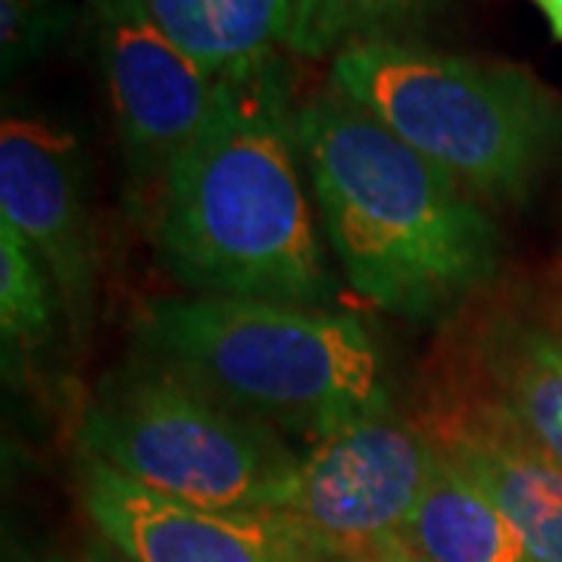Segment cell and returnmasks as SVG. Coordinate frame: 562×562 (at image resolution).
I'll use <instances>...</instances> for the list:
<instances>
[{
	"label": "cell",
	"mask_w": 562,
	"mask_h": 562,
	"mask_svg": "<svg viewBox=\"0 0 562 562\" xmlns=\"http://www.w3.org/2000/svg\"><path fill=\"white\" fill-rule=\"evenodd\" d=\"M369 557L379 562H431V560H425L419 550H413L409 543L403 541V535H397V538H387L384 543H379Z\"/></svg>",
	"instance_id": "18"
},
{
	"label": "cell",
	"mask_w": 562,
	"mask_h": 562,
	"mask_svg": "<svg viewBox=\"0 0 562 562\" xmlns=\"http://www.w3.org/2000/svg\"><path fill=\"white\" fill-rule=\"evenodd\" d=\"M0 220L47 266L69 322L85 328L101 284V247L85 191L79 140L38 116L0 128Z\"/></svg>",
	"instance_id": "9"
},
{
	"label": "cell",
	"mask_w": 562,
	"mask_h": 562,
	"mask_svg": "<svg viewBox=\"0 0 562 562\" xmlns=\"http://www.w3.org/2000/svg\"><path fill=\"white\" fill-rule=\"evenodd\" d=\"M431 435L391 406L344 422L301 450L291 516L325 562L369 557L403 535L431 475Z\"/></svg>",
	"instance_id": "6"
},
{
	"label": "cell",
	"mask_w": 562,
	"mask_h": 562,
	"mask_svg": "<svg viewBox=\"0 0 562 562\" xmlns=\"http://www.w3.org/2000/svg\"><path fill=\"white\" fill-rule=\"evenodd\" d=\"M81 443L132 482L222 513L284 516L301 479L288 438L138 350L98 382Z\"/></svg>",
	"instance_id": "5"
},
{
	"label": "cell",
	"mask_w": 562,
	"mask_h": 562,
	"mask_svg": "<svg viewBox=\"0 0 562 562\" xmlns=\"http://www.w3.org/2000/svg\"><path fill=\"white\" fill-rule=\"evenodd\" d=\"M531 3L543 13V20H547L550 32H553V38L562 41V0H531Z\"/></svg>",
	"instance_id": "19"
},
{
	"label": "cell",
	"mask_w": 562,
	"mask_h": 562,
	"mask_svg": "<svg viewBox=\"0 0 562 562\" xmlns=\"http://www.w3.org/2000/svg\"><path fill=\"white\" fill-rule=\"evenodd\" d=\"M79 497L98 538L128 562H325L291 516L172 501L81 453Z\"/></svg>",
	"instance_id": "8"
},
{
	"label": "cell",
	"mask_w": 562,
	"mask_h": 562,
	"mask_svg": "<svg viewBox=\"0 0 562 562\" xmlns=\"http://www.w3.org/2000/svg\"><path fill=\"white\" fill-rule=\"evenodd\" d=\"M162 32L210 79L235 76L288 47L297 0H147Z\"/></svg>",
	"instance_id": "13"
},
{
	"label": "cell",
	"mask_w": 562,
	"mask_h": 562,
	"mask_svg": "<svg viewBox=\"0 0 562 562\" xmlns=\"http://www.w3.org/2000/svg\"><path fill=\"white\" fill-rule=\"evenodd\" d=\"M88 20L135 198H157L169 166L213 116L222 79L162 32L147 0H88Z\"/></svg>",
	"instance_id": "7"
},
{
	"label": "cell",
	"mask_w": 562,
	"mask_h": 562,
	"mask_svg": "<svg viewBox=\"0 0 562 562\" xmlns=\"http://www.w3.org/2000/svg\"><path fill=\"white\" fill-rule=\"evenodd\" d=\"M460 353L462 391L447 403L562 465V331L497 313L472 325Z\"/></svg>",
	"instance_id": "10"
},
{
	"label": "cell",
	"mask_w": 562,
	"mask_h": 562,
	"mask_svg": "<svg viewBox=\"0 0 562 562\" xmlns=\"http://www.w3.org/2000/svg\"><path fill=\"white\" fill-rule=\"evenodd\" d=\"M303 172L281 54L225 76L213 116L169 166L154 203L172 279L203 297L331 310L338 284Z\"/></svg>",
	"instance_id": "1"
},
{
	"label": "cell",
	"mask_w": 562,
	"mask_h": 562,
	"mask_svg": "<svg viewBox=\"0 0 562 562\" xmlns=\"http://www.w3.org/2000/svg\"><path fill=\"white\" fill-rule=\"evenodd\" d=\"M138 353L306 447L391 406L384 360L357 316L235 297H160L135 322Z\"/></svg>",
	"instance_id": "3"
},
{
	"label": "cell",
	"mask_w": 562,
	"mask_h": 562,
	"mask_svg": "<svg viewBox=\"0 0 562 562\" xmlns=\"http://www.w3.org/2000/svg\"><path fill=\"white\" fill-rule=\"evenodd\" d=\"M331 562H379V560H372V557H338V560H331Z\"/></svg>",
	"instance_id": "20"
},
{
	"label": "cell",
	"mask_w": 562,
	"mask_h": 562,
	"mask_svg": "<svg viewBox=\"0 0 562 562\" xmlns=\"http://www.w3.org/2000/svg\"><path fill=\"white\" fill-rule=\"evenodd\" d=\"M331 88L479 203H525L562 150V98L516 63L375 38L331 60Z\"/></svg>",
	"instance_id": "4"
},
{
	"label": "cell",
	"mask_w": 562,
	"mask_h": 562,
	"mask_svg": "<svg viewBox=\"0 0 562 562\" xmlns=\"http://www.w3.org/2000/svg\"><path fill=\"white\" fill-rule=\"evenodd\" d=\"M447 460L522 535L538 562H562V465L453 403L422 425Z\"/></svg>",
	"instance_id": "11"
},
{
	"label": "cell",
	"mask_w": 562,
	"mask_h": 562,
	"mask_svg": "<svg viewBox=\"0 0 562 562\" xmlns=\"http://www.w3.org/2000/svg\"><path fill=\"white\" fill-rule=\"evenodd\" d=\"M403 541L431 562H538L513 522L443 457L438 443Z\"/></svg>",
	"instance_id": "12"
},
{
	"label": "cell",
	"mask_w": 562,
	"mask_h": 562,
	"mask_svg": "<svg viewBox=\"0 0 562 562\" xmlns=\"http://www.w3.org/2000/svg\"><path fill=\"white\" fill-rule=\"evenodd\" d=\"M47 562H128L122 557L120 550H113L110 543L98 538V541L85 543L79 550H69V553H57V557H50Z\"/></svg>",
	"instance_id": "17"
},
{
	"label": "cell",
	"mask_w": 562,
	"mask_h": 562,
	"mask_svg": "<svg viewBox=\"0 0 562 562\" xmlns=\"http://www.w3.org/2000/svg\"><path fill=\"white\" fill-rule=\"evenodd\" d=\"M69 29L66 0H0L3 76L44 57Z\"/></svg>",
	"instance_id": "16"
},
{
	"label": "cell",
	"mask_w": 562,
	"mask_h": 562,
	"mask_svg": "<svg viewBox=\"0 0 562 562\" xmlns=\"http://www.w3.org/2000/svg\"><path fill=\"white\" fill-rule=\"evenodd\" d=\"M60 306L47 266L10 222L0 220V335L7 360L38 350L54 335Z\"/></svg>",
	"instance_id": "14"
},
{
	"label": "cell",
	"mask_w": 562,
	"mask_h": 562,
	"mask_svg": "<svg viewBox=\"0 0 562 562\" xmlns=\"http://www.w3.org/2000/svg\"><path fill=\"white\" fill-rule=\"evenodd\" d=\"M297 147L325 241L360 297L441 322L497 281L503 238L482 203L338 88L297 106Z\"/></svg>",
	"instance_id": "2"
},
{
	"label": "cell",
	"mask_w": 562,
	"mask_h": 562,
	"mask_svg": "<svg viewBox=\"0 0 562 562\" xmlns=\"http://www.w3.org/2000/svg\"><path fill=\"white\" fill-rule=\"evenodd\" d=\"M419 0H297L288 50L297 57H338L360 41L387 38V29L406 20Z\"/></svg>",
	"instance_id": "15"
}]
</instances>
